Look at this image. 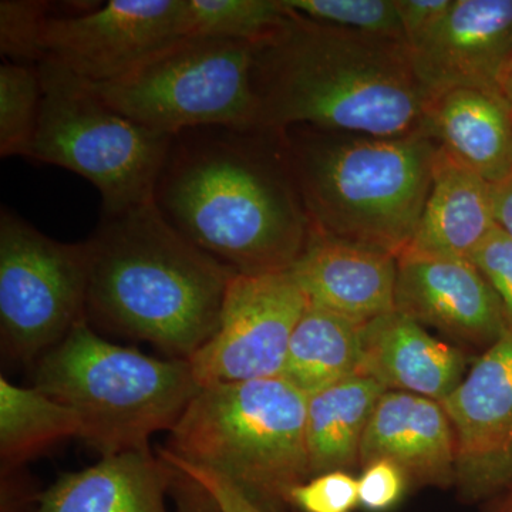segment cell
<instances>
[{
    "label": "cell",
    "instance_id": "d4e9b609",
    "mask_svg": "<svg viewBox=\"0 0 512 512\" xmlns=\"http://www.w3.org/2000/svg\"><path fill=\"white\" fill-rule=\"evenodd\" d=\"M39 67L0 64V156L32 158L42 110Z\"/></svg>",
    "mask_w": 512,
    "mask_h": 512
},
{
    "label": "cell",
    "instance_id": "ac0fdd59",
    "mask_svg": "<svg viewBox=\"0 0 512 512\" xmlns=\"http://www.w3.org/2000/svg\"><path fill=\"white\" fill-rule=\"evenodd\" d=\"M178 473L150 447L101 457L63 474L40 494L35 512H168L165 495Z\"/></svg>",
    "mask_w": 512,
    "mask_h": 512
},
{
    "label": "cell",
    "instance_id": "d6a6232c",
    "mask_svg": "<svg viewBox=\"0 0 512 512\" xmlns=\"http://www.w3.org/2000/svg\"><path fill=\"white\" fill-rule=\"evenodd\" d=\"M491 202L495 225L512 238V174L501 183L491 185Z\"/></svg>",
    "mask_w": 512,
    "mask_h": 512
},
{
    "label": "cell",
    "instance_id": "f546056e",
    "mask_svg": "<svg viewBox=\"0 0 512 512\" xmlns=\"http://www.w3.org/2000/svg\"><path fill=\"white\" fill-rule=\"evenodd\" d=\"M158 454L174 467L181 481H188L201 491L215 512H269L249 500L247 495L242 494L234 485L217 474L205 468L192 466L168 450H160Z\"/></svg>",
    "mask_w": 512,
    "mask_h": 512
},
{
    "label": "cell",
    "instance_id": "603a6c76",
    "mask_svg": "<svg viewBox=\"0 0 512 512\" xmlns=\"http://www.w3.org/2000/svg\"><path fill=\"white\" fill-rule=\"evenodd\" d=\"M79 417L36 387L0 377V456L3 470L16 468L57 441L80 437Z\"/></svg>",
    "mask_w": 512,
    "mask_h": 512
},
{
    "label": "cell",
    "instance_id": "83f0119b",
    "mask_svg": "<svg viewBox=\"0 0 512 512\" xmlns=\"http://www.w3.org/2000/svg\"><path fill=\"white\" fill-rule=\"evenodd\" d=\"M357 505L359 483L342 470L309 478L289 498V507L301 512H353Z\"/></svg>",
    "mask_w": 512,
    "mask_h": 512
},
{
    "label": "cell",
    "instance_id": "484cf974",
    "mask_svg": "<svg viewBox=\"0 0 512 512\" xmlns=\"http://www.w3.org/2000/svg\"><path fill=\"white\" fill-rule=\"evenodd\" d=\"M303 18L363 35L403 40L396 0H281Z\"/></svg>",
    "mask_w": 512,
    "mask_h": 512
},
{
    "label": "cell",
    "instance_id": "5b68a950",
    "mask_svg": "<svg viewBox=\"0 0 512 512\" xmlns=\"http://www.w3.org/2000/svg\"><path fill=\"white\" fill-rule=\"evenodd\" d=\"M308 396L285 377L200 386L165 450L234 485L269 512H285L311 478Z\"/></svg>",
    "mask_w": 512,
    "mask_h": 512
},
{
    "label": "cell",
    "instance_id": "4316f807",
    "mask_svg": "<svg viewBox=\"0 0 512 512\" xmlns=\"http://www.w3.org/2000/svg\"><path fill=\"white\" fill-rule=\"evenodd\" d=\"M52 9V3L40 0L0 2V52L6 62L30 66L42 63L43 32Z\"/></svg>",
    "mask_w": 512,
    "mask_h": 512
},
{
    "label": "cell",
    "instance_id": "cb8c5ba5",
    "mask_svg": "<svg viewBox=\"0 0 512 512\" xmlns=\"http://www.w3.org/2000/svg\"><path fill=\"white\" fill-rule=\"evenodd\" d=\"M185 37L237 40L256 45L288 16L281 0H184Z\"/></svg>",
    "mask_w": 512,
    "mask_h": 512
},
{
    "label": "cell",
    "instance_id": "8992f818",
    "mask_svg": "<svg viewBox=\"0 0 512 512\" xmlns=\"http://www.w3.org/2000/svg\"><path fill=\"white\" fill-rule=\"evenodd\" d=\"M33 387L79 417L80 439L104 456L147 448L198 390L188 360L157 359L79 323L35 365Z\"/></svg>",
    "mask_w": 512,
    "mask_h": 512
},
{
    "label": "cell",
    "instance_id": "9c48e42d",
    "mask_svg": "<svg viewBox=\"0 0 512 512\" xmlns=\"http://www.w3.org/2000/svg\"><path fill=\"white\" fill-rule=\"evenodd\" d=\"M87 242L47 237L9 208L0 211L2 349L36 365L86 319Z\"/></svg>",
    "mask_w": 512,
    "mask_h": 512
},
{
    "label": "cell",
    "instance_id": "277c9868",
    "mask_svg": "<svg viewBox=\"0 0 512 512\" xmlns=\"http://www.w3.org/2000/svg\"><path fill=\"white\" fill-rule=\"evenodd\" d=\"M313 231L399 258L412 244L439 143L416 133L372 137L309 126L281 131Z\"/></svg>",
    "mask_w": 512,
    "mask_h": 512
},
{
    "label": "cell",
    "instance_id": "7402d4cb",
    "mask_svg": "<svg viewBox=\"0 0 512 512\" xmlns=\"http://www.w3.org/2000/svg\"><path fill=\"white\" fill-rule=\"evenodd\" d=\"M363 326L309 302L293 330L282 377L309 397L359 375Z\"/></svg>",
    "mask_w": 512,
    "mask_h": 512
},
{
    "label": "cell",
    "instance_id": "30bf717a",
    "mask_svg": "<svg viewBox=\"0 0 512 512\" xmlns=\"http://www.w3.org/2000/svg\"><path fill=\"white\" fill-rule=\"evenodd\" d=\"M308 305L289 271L232 276L217 330L188 360L198 386L282 376Z\"/></svg>",
    "mask_w": 512,
    "mask_h": 512
},
{
    "label": "cell",
    "instance_id": "1f68e13d",
    "mask_svg": "<svg viewBox=\"0 0 512 512\" xmlns=\"http://www.w3.org/2000/svg\"><path fill=\"white\" fill-rule=\"evenodd\" d=\"M454 0H396L404 42L416 45L443 22Z\"/></svg>",
    "mask_w": 512,
    "mask_h": 512
},
{
    "label": "cell",
    "instance_id": "836d02e7",
    "mask_svg": "<svg viewBox=\"0 0 512 512\" xmlns=\"http://www.w3.org/2000/svg\"><path fill=\"white\" fill-rule=\"evenodd\" d=\"M500 94L512 120V56L510 62L505 66L503 77H501Z\"/></svg>",
    "mask_w": 512,
    "mask_h": 512
},
{
    "label": "cell",
    "instance_id": "9a60e30c",
    "mask_svg": "<svg viewBox=\"0 0 512 512\" xmlns=\"http://www.w3.org/2000/svg\"><path fill=\"white\" fill-rule=\"evenodd\" d=\"M309 302L357 323L394 311L397 258L313 231L289 269Z\"/></svg>",
    "mask_w": 512,
    "mask_h": 512
},
{
    "label": "cell",
    "instance_id": "6da1fadb",
    "mask_svg": "<svg viewBox=\"0 0 512 512\" xmlns=\"http://www.w3.org/2000/svg\"><path fill=\"white\" fill-rule=\"evenodd\" d=\"M153 202L171 227L239 275L289 271L311 235L281 131L268 128L175 134Z\"/></svg>",
    "mask_w": 512,
    "mask_h": 512
},
{
    "label": "cell",
    "instance_id": "8fae6325",
    "mask_svg": "<svg viewBox=\"0 0 512 512\" xmlns=\"http://www.w3.org/2000/svg\"><path fill=\"white\" fill-rule=\"evenodd\" d=\"M184 6V0H111L76 15H52L42 62L87 83L113 82L184 39Z\"/></svg>",
    "mask_w": 512,
    "mask_h": 512
},
{
    "label": "cell",
    "instance_id": "52a82bcc",
    "mask_svg": "<svg viewBox=\"0 0 512 512\" xmlns=\"http://www.w3.org/2000/svg\"><path fill=\"white\" fill-rule=\"evenodd\" d=\"M37 67L43 99L33 160L89 180L103 198V214L153 201L173 134L124 116L56 64L42 62Z\"/></svg>",
    "mask_w": 512,
    "mask_h": 512
},
{
    "label": "cell",
    "instance_id": "e0dca14e",
    "mask_svg": "<svg viewBox=\"0 0 512 512\" xmlns=\"http://www.w3.org/2000/svg\"><path fill=\"white\" fill-rule=\"evenodd\" d=\"M362 342L359 375L372 377L387 392L443 402L463 380V353L403 313L392 311L365 323Z\"/></svg>",
    "mask_w": 512,
    "mask_h": 512
},
{
    "label": "cell",
    "instance_id": "7c38bea8",
    "mask_svg": "<svg viewBox=\"0 0 512 512\" xmlns=\"http://www.w3.org/2000/svg\"><path fill=\"white\" fill-rule=\"evenodd\" d=\"M456 440V484L466 500L512 484V329L443 402Z\"/></svg>",
    "mask_w": 512,
    "mask_h": 512
},
{
    "label": "cell",
    "instance_id": "e575fe53",
    "mask_svg": "<svg viewBox=\"0 0 512 512\" xmlns=\"http://www.w3.org/2000/svg\"><path fill=\"white\" fill-rule=\"evenodd\" d=\"M507 512H512V500L511 503L507 505Z\"/></svg>",
    "mask_w": 512,
    "mask_h": 512
},
{
    "label": "cell",
    "instance_id": "4dcf8cb0",
    "mask_svg": "<svg viewBox=\"0 0 512 512\" xmlns=\"http://www.w3.org/2000/svg\"><path fill=\"white\" fill-rule=\"evenodd\" d=\"M406 474L389 460H377L365 467L359 483V505L370 512L392 510L406 490Z\"/></svg>",
    "mask_w": 512,
    "mask_h": 512
},
{
    "label": "cell",
    "instance_id": "f1b7e54d",
    "mask_svg": "<svg viewBox=\"0 0 512 512\" xmlns=\"http://www.w3.org/2000/svg\"><path fill=\"white\" fill-rule=\"evenodd\" d=\"M470 261L497 293L512 329V238L495 225Z\"/></svg>",
    "mask_w": 512,
    "mask_h": 512
},
{
    "label": "cell",
    "instance_id": "d6986e66",
    "mask_svg": "<svg viewBox=\"0 0 512 512\" xmlns=\"http://www.w3.org/2000/svg\"><path fill=\"white\" fill-rule=\"evenodd\" d=\"M494 227L491 184L439 144L429 197L406 251L470 259Z\"/></svg>",
    "mask_w": 512,
    "mask_h": 512
},
{
    "label": "cell",
    "instance_id": "44dd1931",
    "mask_svg": "<svg viewBox=\"0 0 512 512\" xmlns=\"http://www.w3.org/2000/svg\"><path fill=\"white\" fill-rule=\"evenodd\" d=\"M386 392L372 377L355 375L308 397L306 448L311 477L359 464L367 424Z\"/></svg>",
    "mask_w": 512,
    "mask_h": 512
},
{
    "label": "cell",
    "instance_id": "5bb4252c",
    "mask_svg": "<svg viewBox=\"0 0 512 512\" xmlns=\"http://www.w3.org/2000/svg\"><path fill=\"white\" fill-rule=\"evenodd\" d=\"M394 311L478 348H491L511 329L503 303L470 259L404 251Z\"/></svg>",
    "mask_w": 512,
    "mask_h": 512
},
{
    "label": "cell",
    "instance_id": "2e32d148",
    "mask_svg": "<svg viewBox=\"0 0 512 512\" xmlns=\"http://www.w3.org/2000/svg\"><path fill=\"white\" fill-rule=\"evenodd\" d=\"M389 460L423 485L456 484V440L443 406L407 392H386L360 444L359 464Z\"/></svg>",
    "mask_w": 512,
    "mask_h": 512
},
{
    "label": "cell",
    "instance_id": "7a4b0ae2",
    "mask_svg": "<svg viewBox=\"0 0 512 512\" xmlns=\"http://www.w3.org/2000/svg\"><path fill=\"white\" fill-rule=\"evenodd\" d=\"M288 9V8H286ZM259 127L309 126L372 137L420 133L427 99L403 40L325 25L288 9L256 43Z\"/></svg>",
    "mask_w": 512,
    "mask_h": 512
},
{
    "label": "cell",
    "instance_id": "3957f363",
    "mask_svg": "<svg viewBox=\"0 0 512 512\" xmlns=\"http://www.w3.org/2000/svg\"><path fill=\"white\" fill-rule=\"evenodd\" d=\"M86 242V319L94 330L177 360L211 339L235 272L171 227L153 201L103 214Z\"/></svg>",
    "mask_w": 512,
    "mask_h": 512
},
{
    "label": "cell",
    "instance_id": "4fadbf2b",
    "mask_svg": "<svg viewBox=\"0 0 512 512\" xmlns=\"http://www.w3.org/2000/svg\"><path fill=\"white\" fill-rule=\"evenodd\" d=\"M409 53L427 103L460 89L501 100L512 56V0H454L443 22Z\"/></svg>",
    "mask_w": 512,
    "mask_h": 512
},
{
    "label": "cell",
    "instance_id": "ba28073f",
    "mask_svg": "<svg viewBox=\"0 0 512 512\" xmlns=\"http://www.w3.org/2000/svg\"><path fill=\"white\" fill-rule=\"evenodd\" d=\"M254 50L237 40L184 37L120 79L83 82L113 109L161 133L256 128Z\"/></svg>",
    "mask_w": 512,
    "mask_h": 512
},
{
    "label": "cell",
    "instance_id": "ffe728a7",
    "mask_svg": "<svg viewBox=\"0 0 512 512\" xmlns=\"http://www.w3.org/2000/svg\"><path fill=\"white\" fill-rule=\"evenodd\" d=\"M420 131L488 184L512 174V120L503 100L476 90L441 94L427 103Z\"/></svg>",
    "mask_w": 512,
    "mask_h": 512
}]
</instances>
